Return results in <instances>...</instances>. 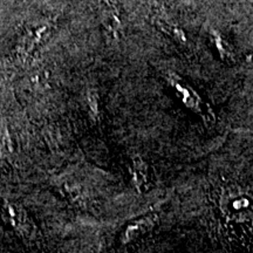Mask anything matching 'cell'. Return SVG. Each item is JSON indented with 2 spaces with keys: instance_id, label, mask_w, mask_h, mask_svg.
<instances>
[{
  "instance_id": "1",
  "label": "cell",
  "mask_w": 253,
  "mask_h": 253,
  "mask_svg": "<svg viewBox=\"0 0 253 253\" xmlns=\"http://www.w3.org/2000/svg\"><path fill=\"white\" fill-rule=\"evenodd\" d=\"M156 214H148L141 219H137L134 223H131L130 225L126 227L125 232L122 235V243L126 244V243L132 242L142 235H145L148 231H150L155 226L157 221Z\"/></svg>"
},
{
  "instance_id": "2",
  "label": "cell",
  "mask_w": 253,
  "mask_h": 253,
  "mask_svg": "<svg viewBox=\"0 0 253 253\" xmlns=\"http://www.w3.org/2000/svg\"><path fill=\"white\" fill-rule=\"evenodd\" d=\"M102 6L103 23L106 25L107 30H109L116 37L121 31L118 7H116L114 0H102Z\"/></svg>"
},
{
  "instance_id": "3",
  "label": "cell",
  "mask_w": 253,
  "mask_h": 253,
  "mask_svg": "<svg viewBox=\"0 0 253 253\" xmlns=\"http://www.w3.org/2000/svg\"><path fill=\"white\" fill-rule=\"evenodd\" d=\"M155 24H156V26L160 28L161 31L164 32V33L168 34L169 37H171L173 40L178 41V42H182V43L186 41L185 34L183 33V31L175 27L173 25L169 24L167 20H164V19L162 18L155 19Z\"/></svg>"
},
{
  "instance_id": "4",
  "label": "cell",
  "mask_w": 253,
  "mask_h": 253,
  "mask_svg": "<svg viewBox=\"0 0 253 253\" xmlns=\"http://www.w3.org/2000/svg\"><path fill=\"white\" fill-rule=\"evenodd\" d=\"M11 140H9V135L7 131V126L4 120L0 119V155H5L11 153Z\"/></svg>"
}]
</instances>
